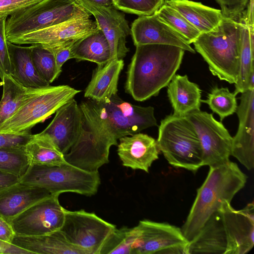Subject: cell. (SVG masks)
Instances as JSON below:
<instances>
[{"label": "cell", "instance_id": "obj_1", "mask_svg": "<svg viewBox=\"0 0 254 254\" xmlns=\"http://www.w3.org/2000/svg\"><path fill=\"white\" fill-rule=\"evenodd\" d=\"M82 115L80 134L68 152L66 162L88 172H97L109 162L110 149L120 138L157 126L152 106L132 104L116 94L98 101L91 99L79 105Z\"/></svg>", "mask_w": 254, "mask_h": 254}, {"label": "cell", "instance_id": "obj_2", "mask_svg": "<svg viewBox=\"0 0 254 254\" xmlns=\"http://www.w3.org/2000/svg\"><path fill=\"white\" fill-rule=\"evenodd\" d=\"M185 52L168 45L136 46L127 71L126 93L140 102L157 95L179 69Z\"/></svg>", "mask_w": 254, "mask_h": 254}, {"label": "cell", "instance_id": "obj_3", "mask_svg": "<svg viewBox=\"0 0 254 254\" xmlns=\"http://www.w3.org/2000/svg\"><path fill=\"white\" fill-rule=\"evenodd\" d=\"M247 179L238 165L230 160L223 164L209 167L208 175L197 190L195 200L181 228L189 242L197 235L224 201L231 202L245 187Z\"/></svg>", "mask_w": 254, "mask_h": 254}, {"label": "cell", "instance_id": "obj_4", "mask_svg": "<svg viewBox=\"0 0 254 254\" xmlns=\"http://www.w3.org/2000/svg\"><path fill=\"white\" fill-rule=\"evenodd\" d=\"M242 28V23L224 16L216 27L201 33L193 43L211 73L230 84L236 83L239 74Z\"/></svg>", "mask_w": 254, "mask_h": 254}, {"label": "cell", "instance_id": "obj_5", "mask_svg": "<svg viewBox=\"0 0 254 254\" xmlns=\"http://www.w3.org/2000/svg\"><path fill=\"white\" fill-rule=\"evenodd\" d=\"M157 142L160 151L173 167L195 172L203 166L199 139L186 116L173 114L162 120Z\"/></svg>", "mask_w": 254, "mask_h": 254}, {"label": "cell", "instance_id": "obj_6", "mask_svg": "<svg viewBox=\"0 0 254 254\" xmlns=\"http://www.w3.org/2000/svg\"><path fill=\"white\" fill-rule=\"evenodd\" d=\"M19 182L48 190L51 194L72 192L90 196L101 184L99 172H88L68 163L59 166L30 165Z\"/></svg>", "mask_w": 254, "mask_h": 254}, {"label": "cell", "instance_id": "obj_7", "mask_svg": "<svg viewBox=\"0 0 254 254\" xmlns=\"http://www.w3.org/2000/svg\"><path fill=\"white\" fill-rule=\"evenodd\" d=\"M88 12L76 0H43L11 15L6 19L5 28L7 41Z\"/></svg>", "mask_w": 254, "mask_h": 254}, {"label": "cell", "instance_id": "obj_8", "mask_svg": "<svg viewBox=\"0 0 254 254\" xmlns=\"http://www.w3.org/2000/svg\"><path fill=\"white\" fill-rule=\"evenodd\" d=\"M81 92L67 85L48 86L39 90L0 127V132L31 131Z\"/></svg>", "mask_w": 254, "mask_h": 254}, {"label": "cell", "instance_id": "obj_9", "mask_svg": "<svg viewBox=\"0 0 254 254\" xmlns=\"http://www.w3.org/2000/svg\"><path fill=\"white\" fill-rule=\"evenodd\" d=\"M131 233L132 254H187L189 241L176 226L143 219Z\"/></svg>", "mask_w": 254, "mask_h": 254}, {"label": "cell", "instance_id": "obj_10", "mask_svg": "<svg viewBox=\"0 0 254 254\" xmlns=\"http://www.w3.org/2000/svg\"><path fill=\"white\" fill-rule=\"evenodd\" d=\"M64 212V222L60 230L69 243L86 254H98L107 237L116 228L93 212L65 209Z\"/></svg>", "mask_w": 254, "mask_h": 254}, {"label": "cell", "instance_id": "obj_11", "mask_svg": "<svg viewBox=\"0 0 254 254\" xmlns=\"http://www.w3.org/2000/svg\"><path fill=\"white\" fill-rule=\"evenodd\" d=\"M201 144L203 166H215L230 161L233 137L212 114L200 110L188 114Z\"/></svg>", "mask_w": 254, "mask_h": 254}, {"label": "cell", "instance_id": "obj_12", "mask_svg": "<svg viewBox=\"0 0 254 254\" xmlns=\"http://www.w3.org/2000/svg\"><path fill=\"white\" fill-rule=\"evenodd\" d=\"M89 12L62 23L13 38L9 42L17 45L39 46L51 51L77 41L99 30Z\"/></svg>", "mask_w": 254, "mask_h": 254}, {"label": "cell", "instance_id": "obj_13", "mask_svg": "<svg viewBox=\"0 0 254 254\" xmlns=\"http://www.w3.org/2000/svg\"><path fill=\"white\" fill-rule=\"evenodd\" d=\"M60 194H51L29 206L10 223L17 236H38L59 230L64 219V208Z\"/></svg>", "mask_w": 254, "mask_h": 254}, {"label": "cell", "instance_id": "obj_14", "mask_svg": "<svg viewBox=\"0 0 254 254\" xmlns=\"http://www.w3.org/2000/svg\"><path fill=\"white\" fill-rule=\"evenodd\" d=\"M77 2L93 15L99 29L106 37L110 49V59L123 60L129 52L127 38L130 28L125 14L113 5L103 6L88 0H76Z\"/></svg>", "mask_w": 254, "mask_h": 254}, {"label": "cell", "instance_id": "obj_15", "mask_svg": "<svg viewBox=\"0 0 254 254\" xmlns=\"http://www.w3.org/2000/svg\"><path fill=\"white\" fill-rule=\"evenodd\" d=\"M236 113L239 127L233 137L231 156L247 170L254 168V89L241 93Z\"/></svg>", "mask_w": 254, "mask_h": 254}, {"label": "cell", "instance_id": "obj_16", "mask_svg": "<svg viewBox=\"0 0 254 254\" xmlns=\"http://www.w3.org/2000/svg\"><path fill=\"white\" fill-rule=\"evenodd\" d=\"M56 115L41 132L48 136L63 154L67 153L78 139L82 127V115L73 98L55 112Z\"/></svg>", "mask_w": 254, "mask_h": 254}, {"label": "cell", "instance_id": "obj_17", "mask_svg": "<svg viewBox=\"0 0 254 254\" xmlns=\"http://www.w3.org/2000/svg\"><path fill=\"white\" fill-rule=\"evenodd\" d=\"M219 209L229 232L230 254L248 253L254 245V203L238 210L224 201Z\"/></svg>", "mask_w": 254, "mask_h": 254}, {"label": "cell", "instance_id": "obj_18", "mask_svg": "<svg viewBox=\"0 0 254 254\" xmlns=\"http://www.w3.org/2000/svg\"><path fill=\"white\" fill-rule=\"evenodd\" d=\"M130 32L135 47L147 44L168 45L195 53L182 36L161 21L155 13L139 16L131 24Z\"/></svg>", "mask_w": 254, "mask_h": 254}, {"label": "cell", "instance_id": "obj_19", "mask_svg": "<svg viewBox=\"0 0 254 254\" xmlns=\"http://www.w3.org/2000/svg\"><path fill=\"white\" fill-rule=\"evenodd\" d=\"M119 140L117 152L122 165L148 173L153 162L159 158L160 150L157 140L140 132Z\"/></svg>", "mask_w": 254, "mask_h": 254}, {"label": "cell", "instance_id": "obj_20", "mask_svg": "<svg viewBox=\"0 0 254 254\" xmlns=\"http://www.w3.org/2000/svg\"><path fill=\"white\" fill-rule=\"evenodd\" d=\"M51 195L45 189L19 182L0 188V216L10 223L26 208Z\"/></svg>", "mask_w": 254, "mask_h": 254}, {"label": "cell", "instance_id": "obj_21", "mask_svg": "<svg viewBox=\"0 0 254 254\" xmlns=\"http://www.w3.org/2000/svg\"><path fill=\"white\" fill-rule=\"evenodd\" d=\"M10 63V75L19 84L28 88H40L50 85L39 73L33 63L32 46H21L7 41Z\"/></svg>", "mask_w": 254, "mask_h": 254}, {"label": "cell", "instance_id": "obj_22", "mask_svg": "<svg viewBox=\"0 0 254 254\" xmlns=\"http://www.w3.org/2000/svg\"><path fill=\"white\" fill-rule=\"evenodd\" d=\"M167 92L174 114L186 116L200 110L201 90L187 75L175 74L167 85Z\"/></svg>", "mask_w": 254, "mask_h": 254}, {"label": "cell", "instance_id": "obj_23", "mask_svg": "<svg viewBox=\"0 0 254 254\" xmlns=\"http://www.w3.org/2000/svg\"><path fill=\"white\" fill-rule=\"evenodd\" d=\"M124 66L123 60H110L97 65L85 90L84 97L102 101L117 94L119 76Z\"/></svg>", "mask_w": 254, "mask_h": 254}, {"label": "cell", "instance_id": "obj_24", "mask_svg": "<svg viewBox=\"0 0 254 254\" xmlns=\"http://www.w3.org/2000/svg\"><path fill=\"white\" fill-rule=\"evenodd\" d=\"M12 244L32 254H86L69 243L60 230L38 236L15 235Z\"/></svg>", "mask_w": 254, "mask_h": 254}, {"label": "cell", "instance_id": "obj_25", "mask_svg": "<svg viewBox=\"0 0 254 254\" xmlns=\"http://www.w3.org/2000/svg\"><path fill=\"white\" fill-rule=\"evenodd\" d=\"M164 3L178 11L200 34L213 29L224 17L220 9L204 5L199 2L190 0H165Z\"/></svg>", "mask_w": 254, "mask_h": 254}, {"label": "cell", "instance_id": "obj_26", "mask_svg": "<svg viewBox=\"0 0 254 254\" xmlns=\"http://www.w3.org/2000/svg\"><path fill=\"white\" fill-rule=\"evenodd\" d=\"M71 59L103 65L110 61V49L104 33L99 30L77 40L71 51Z\"/></svg>", "mask_w": 254, "mask_h": 254}, {"label": "cell", "instance_id": "obj_27", "mask_svg": "<svg viewBox=\"0 0 254 254\" xmlns=\"http://www.w3.org/2000/svg\"><path fill=\"white\" fill-rule=\"evenodd\" d=\"M1 82L3 92L0 101V127L41 88L25 87L10 75H5Z\"/></svg>", "mask_w": 254, "mask_h": 254}, {"label": "cell", "instance_id": "obj_28", "mask_svg": "<svg viewBox=\"0 0 254 254\" xmlns=\"http://www.w3.org/2000/svg\"><path fill=\"white\" fill-rule=\"evenodd\" d=\"M24 148L30 165L59 166L67 163L64 154L41 132L33 134Z\"/></svg>", "mask_w": 254, "mask_h": 254}, {"label": "cell", "instance_id": "obj_29", "mask_svg": "<svg viewBox=\"0 0 254 254\" xmlns=\"http://www.w3.org/2000/svg\"><path fill=\"white\" fill-rule=\"evenodd\" d=\"M243 24L240 49V66L234 93L237 95L254 89V51L252 49L248 27Z\"/></svg>", "mask_w": 254, "mask_h": 254}, {"label": "cell", "instance_id": "obj_30", "mask_svg": "<svg viewBox=\"0 0 254 254\" xmlns=\"http://www.w3.org/2000/svg\"><path fill=\"white\" fill-rule=\"evenodd\" d=\"M154 13L161 21L182 36L189 44L193 43L200 34L178 11L165 3Z\"/></svg>", "mask_w": 254, "mask_h": 254}, {"label": "cell", "instance_id": "obj_31", "mask_svg": "<svg viewBox=\"0 0 254 254\" xmlns=\"http://www.w3.org/2000/svg\"><path fill=\"white\" fill-rule=\"evenodd\" d=\"M201 102L207 104L212 111L219 116L221 121L236 113L238 107L236 95L227 87H213L207 99Z\"/></svg>", "mask_w": 254, "mask_h": 254}, {"label": "cell", "instance_id": "obj_32", "mask_svg": "<svg viewBox=\"0 0 254 254\" xmlns=\"http://www.w3.org/2000/svg\"><path fill=\"white\" fill-rule=\"evenodd\" d=\"M131 228L117 227L108 235L98 254H132Z\"/></svg>", "mask_w": 254, "mask_h": 254}, {"label": "cell", "instance_id": "obj_33", "mask_svg": "<svg viewBox=\"0 0 254 254\" xmlns=\"http://www.w3.org/2000/svg\"><path fill=\"white\" fill-rule=\"evenodd\" d=\"M24 147L0 149V170L23 176L30 165Z\"/></svg>", "mask_w": 254, "mask_h": 254}, {"label": "cell", "instance_id": "obj_34", "mask_svg": "<svg viewBox=\"0 0 254 254\" xmlns=\"http://www.w3.org/2000/svg\"><path fill=\"white\" fill-rule=\"evenodd\" d=\"M32 46L31 57L37 70L49 83H52L58 77L54 54L47 48Z\"/></svg>", "mask_w": 254, "mask_h": 254}, {"label": "cell", "instance_id": "obj_35", "mask_svg": "<svg viewBox=\"0 0 254 254\" xmlns=\"http://www.w3.org/2000/svg\"><path fill=\"white\" fill-rule=\"evenodd\" d=\"M165 0H117L113 5L118 9L138 16L150 15L164 3Z\"/></svg>", "mask_w": 254, "mask_h": 254}, {"label": "cell", "instance_id": "obj_36", "mask_svg": "<svg viewBox=\"0 0 254 254\" xmlns=\"http://www.w3.org/2000/svg\"><path fill=\"white\" fill-rule=\"evenodd\" d=\"M8 15H0V79L10 75V63L6 37L5 25Z\"/></svg>", "mask_w": 254, "mask_h": 254}, {"label": "cell", "instance_id": "obj_37", "mask_svg": "<svg viewBox=\"0 0 254 254\" xmlns=\"http://www.w3.org/2000/svg\"><path fill=\"white\" fill-rule=\"evenodd\" d=\"M33 136L31 131L16 133L0 132V149L24 147Z\"/></svg>", "mask_w": 254, "mask_h": 254}, {"label": "cell", "instance_id": "obj_38", "mask_svg": "<svg viewBox=\"0 0 254 254\" xmlns=\"http://www.w3.org/2000/svg\"><path fill=\"white\" fill-rule=\"evenodd\" d=\"M219 4L223 16L235 20L241 16L249 0H215Z\"/></svg>", "mask_w": 254, "mask_h": 254}, {"label": "cell", "instance_id": "obj_39", "mask_svg": "<svg viewBox=\"0 0 254 254\" xmlns=\"http://www.w3.org/2000/svg\"><path fill=\"white\" fill-rule=\"evenodd\" d=\"M43 0H0V15H11Z\"/></svg>", "mask_w": 254, "mask_h": 254}, {"label": "cell", "instance_id": "obj_40", "mask_svg": "<svg viewBox=\"0 0 254 254\" xmlns=\"http://www.w3.org/2000/svg\"><path fill=\"white\" fill-rule=\"evenodd\" d=\"M77 41L70 42L52 51L55 55L57 74L58 77L62 71L63 64L67 60L71 59L72 49Z\"/></svg>", "mask_w": 254, "mask_h": 254}, {"label": "cell", "instance_id": "obj_41", "mask_svg": "<svg viewBox=\"0 0 254 254\" xmlns=\"http://www.w3.org/2000/svg\"><path fill=\"white\" fill-rule=\"evenodd\" d=\"M15 235L11 224L0 216V240L12 243Z\"/></svg>", "mask_w": 254, "mask_h": 254}, {"label": "cell", "instance_id": "obj_42", "mask_svg": "<svg viewBox=\"0 0 254 254\" xmlns=\"http://www.w3.org/2000/svg\"><path fill=\"white\" fill-rule=\"evenodd\" d=\"M1 254H32L31 252L12 244L0 240Z\"/></svg>", "mask_w": 254, "mask_h": 254}, {"label": "cell", "instance_id": "obj_43", "mask_svg": "<svg viewBox=\"0 0 254 254\" xmlns=\"http://www.w3.org/2000/svg\"><path fill=\"white\" fill-rule=\"evenodd\" d=\"M19 177L0 170V188L6 187L19 182Z\"/></svg>", "mask_w": 254, "mask_h": 254}, {"label": "cell", "instance_id": "obj_44", "mask_svg": "<svg viewBox=\"0 0 254 254\" xmlns=\"http://www.w3.org/2000/svg\"><path fill=\"white\" fill-rule=\"evenodd\" d=\"M92 2L103 6H110L113 5V0H88Z\"/></svg>", "mask_w": 254, "mask_h": 254}, {"label": "cell", "instance_id": "obj_45", "mask_svg": "<svg viewBox=\"0 0 254 254\" xmlns=\"http://www.w3.org/2000/svg\"><path fill=\"white\" fill-rule=\"evenodd\" d=\"M113 0V3H114L117 0Z\"/></svg>", "mask_w": 254, "mask_h": 254}]
</instances>
